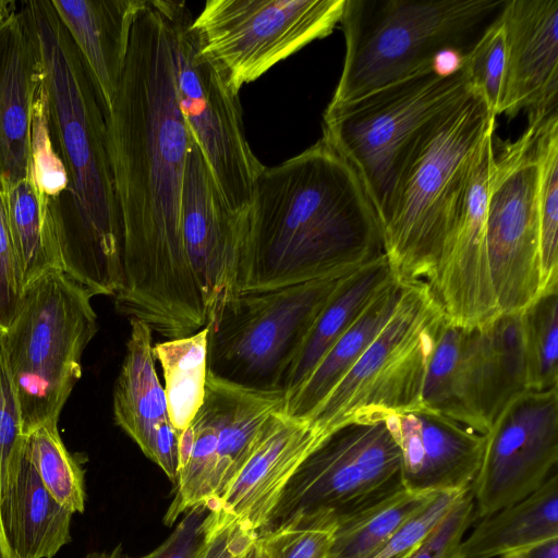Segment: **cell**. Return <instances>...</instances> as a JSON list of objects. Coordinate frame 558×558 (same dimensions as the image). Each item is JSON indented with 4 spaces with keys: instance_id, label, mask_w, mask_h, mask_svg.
Here are the masks:
<instances>
[{
    "instance_id": "6da1fadb",
    "label": "cell",
    "mask_w": 558,
    "mask_h": 558,
    "mask_svg": "<svg viewBox=\"0 0 558 558\" xmlns=\"http://www.w3.org/2000/svg\"><path fill=\"white\" fill-rule=\"evenodd\" d=\"M105 117L122 225L116 308L169 340L192 336L206 325L182 239V191L194 140L177 101L168 31L150 0L134 21L124 72Z\"/></svg>"
},
{
    "instance_id": "7a4b0ae2",
    "label": "cell",
    "mask_w": 558,
    "mask_h": 558,
    "mask_svg": "<svg viewBox=\"0 0 558 558\" xmlns=\"http://www.w3.org/2000/svg\"><path fill=\"white\" fill-rule=\"evenodd\" d=\"M383 254L378 218L357 173L320 138L257 177L238 294L338 279Z\"/></svg>"
},
{
    "instance_id": "3957f363",
    "label": "cell",
    "mask_w": 558,
    "mask_h": 558,
    "mask_svg": "<svg viewBox=\"0 0 558 558\" xmlns=\"http://www.w3.org/2000/svg\"><path fill=\"white\" fill-rule=\"evenodd\" d=\"M25 5L39 43L51 128L74 197V227L60 256V269L94 295L116 296L123 282L122 225L105 110L51 2Z\"/></svg>"
},
{
    "instance_id": "277c9868",
    "label": "cell",
    "mask_w": 558,
    "mask_h": 558,
    "mask_svg": "<svg viewBox=\"0 0 558 558\" xmlns=\"http://www.w3.org/2000/svg\"><path fill=\"white\" fill-rule=\"evenodd\" d=\"M495 125L496 116L470 89L427 123L400 156L378 218L384 254L398 283L433 278L481 147Z\"/></svg>"
},
{
    "instance_id": "5b68a950",
    "label": "cell",
    "mask_w": 558,
    "mask_h": 558,
    "mask_svg": "<svg viewBox=\"0 0 558 558\" xmlns=\"http://www.w3.org/2000/svg\"><path fill=\"white\" fill-rule=\"evenodd\" d=\"M507 0H345L342 72L328 106L432 69L442 49L471 50Z\"/></svg>"
},
{
    "instance_id": "8992f818",
    "label": "cell",
    "mask_w": 558,
    "mask_h": 558,
    "mask_svg": "<svg viewBox=\"0 0 558 558\" xmlns=\"http://www.w3.org/2000/svg\"><path fill=\"white\" fill-rule=\"evenodd\" d=\"M94 294L51 269L27 284L3 330L5 359L26 435L60 412L82 375V355L97 332Z\"/></svg>"
},
{
    "instance_id": "52a82bcc",
    "label": "cell",
    "mask_w": 558,
    "mask_h": 558,
    "mask_svg": "<svg viewBox=\"0 0 558 558\" xmlns=\"http://www.w3.org/2000/svg\"><path fill=\"white\" fill-rule=\"evenodd\" d=\"M401 286L385 326L310 416L323 436L350 422L421 409L427 363L445 314L425 282Z\"/></svg>"
},
{
    "instance_id": "ba28073f",
    "label": "cell",
    "mask_w": 558,
    "mask_h": 558,
    "mask_svg": "<svg viewBox=\"0 0 558 558\" xmlns=\"http://www.w3.org/2000/svg\"><path fill=\"white\" fill-rule=\"evenodd\" d=\"M470 89L464 68L449 77L426 69L349 102L327 106L322 138L355 170L377 218L405 147Z\"/></svg>"
},
{
    "instance_id": "9c48e42d",
    "label": "cell",
    "mask_w": 558,
    "mask_h": 558,
    "mask_svg": "<svg viewBox=\"0 0 558 558\" xmlns=\"http://www.w3.org/2000/svg\"><path fill=\"white\" fill-rule=\"evenodd\" d=\"M170 40L177 101L228 206L243 213L264 165L245 136L243 112L223 69L202 48L185 1L150 0Z\"/></svg>"
},
{
    "instance_id": "30bf717a",
    "label": "cell",
    "mask_w": 558,
    "mask_h": 558,
    "mask_svg": "<svg viewBox=\"0 0 558 558\" xmlns=\"http://www.w3.org/2000/svg\"><path fill=\"white\" fill-rule=\"evenodd\" d=\"M339 279L230 299L206 322L208 372L244 387L281 390L288 368Z\"/></svg>"
},
{
    "instance_id": "8fae6325",
    "label": "cell",
    "mask_w": 558,
    "mask_h": 558,
    "mask_svg": "<svg viewBox=\"0 0 558 558\" xmlns=\"http://www.w3.org/2000/svg\"><path fill=\"white\" fill-rule=\"evenodd\" d=\"M402 488L400 450L385 420L350 422L301 463L262 533L294 518L337 529Z\"/></svg>"
},
{
    "instance_id": "7c38bea8",
    "label": "cell",
    "mask_w": 558,
    "mask_h": 558,
    "mask_svg": "<svg viewBox=\"0 0 558 558\" xmlns=\"http://www.w3.org/2000/svg\"><path fill=\"white\" fill-rule=\"evenodd\" d=\"M550 111L529 112L524 133L514 142H501L494 153L485 229L500 313L522 312L542 290L535 141L541 120Z\"/></svg>"
},
{
    "instance_id": "4fadbf2b",
    "label": "cell",
    "mask_w": 558,
    "mask_h": 558,
    "mask_svg": "<svg viewBox=\"0 0 558 558\" xmlns=\"http://www.w3.org/2000/svg\"><path fill=\"white\" fill-rule=\"evenodd\" d=\"M345 0H208L196 19L203 50L240 93L278 62L328 36Z\"/></svg>"
},
{
    "instance_id": "5bb4252c",
    "label": "cell",
    "mask_w": 558,
    "mask_h": 558,
    "mask_svg": "<svg viewBox=\"0 0 558 558\" xmlns=\"http://www.w3.org/2000/svg\"><path fill=\"white\" fill-rule=\"evenodd\" d=\"M557 388L521 393L485 434L481 466L471 488L475 521L523 499L556 472Z\"/></svg>"
},
{
    "instance_id": "9a60e30c",
    "label": "cell",
    "mask_w": 558,
    "mask_h": 558,
    "mask_svg": "<svg viewBox=\"0 0 558 558\" xmlns=\"http://www.w3.org/2000/svg\"><path fill=\"white\" fill-rule=\"evenodd\" d=\"M493 134L481 147L450 236L426 283L446 318L466 328L487 325L501 314L492 282L485 229L495 153Z\"/></svg>"
},
{
    "instance_id": "2e32d148",
    "label": "cell",
    "mask_w": 558,
    "mask_h": 558,
    "mask_svg": "<svg viewBox=\"0 0 558 558\" xmlns=\"http://www.w3.org/2000/svg\"><path fill=\"white\" fill-rule=\"evenodd\" d=\"M246 210L236 213L228 206L194 141L182 191V239L202 293L206 322L238 295Z\"/></svg>"
},
{
    "instance_id": "e0dca14e",
    "label": "cell",
    "mask_w": 558,
    "mask_h": 558,
    "mask_svg": "<svg viewBox=\"0 0 558 558\" xmlns=\"http://www.w3.org/2000/svg\"><path fill=\"white\" fill-rule=\"evenodd\" d=\"M326 437L308 420L274 414L225 492L207 504L213 523L239 522L262 533L298 468Z\"/></svg>"
},
{
    "instance_id": "ac0fdd59",
    "label": "cell",
    "mask_w": 558,
    "mask_h": 558,
    "mask_svg": "<svg viewBox=\"0 0 558 558\" xmlns=\"http://www.w3.org/2000/svg\"><path fill=\"white\" fill-rule=\"evenodd\" d=\"M385 422L400 450L404 489L432 494L472 488L485 435L426 409L390 414Z\"/></svg>"
},
{
    "instance_id": "d6986e66",
    "label": "cell",
    "mask_w": 558,
    "mask_h": 558,
    "mask_svg": "<svg viewBox=\"0 0 558 558\" xmlns=\"http://www.w3.org/2000/svg\"><path fill=\"white\" fill-rule=\"evenodd\" d=\"M500 20L507 43L502 113L557 109L558 0H507Z\"/></svg>"
},
{
    "instance_id": "ffe728a7",
    "label": "cell",
    "mask_w": 558,
    "mask_h": 558,
    "mask_svg": "<svg viewBox=\"0 0 558 558\" xmlns=\"http://www.w3.org/2000/svg\"><path fill=\"white\" fill-rule=\"evenodd\" d=\"M129 320L126 351L113 388L114 421L175 483L179 432L170 422L156 372L153 331L144 322Z\"/></svg>"
},
{
    "instance_id": "44dd1931",
    "label": "cell",
    "mask_w": 558,
    "mask_h": 558,
    "mask_svg": "<svg viewBox=\"0 0 558 558\" xmlns=\"http://www.w3.org/2000/svg\"><path fill=\"white\" fill-rule=\"evenodd\" d=\"M44 76L38 38L24 5L0 24V172L8 182L29 172L31 108Z\"/></svg>"
},
{
    "instance_id": "7402d4cb",
    "label": "cell",
    "mask_w": 558,
    "mask_h": 558,
    "mask_svg": "<svg viewBox=\"0 0 558 558\" xmlns=\"http://www.w3.org/2000/svg\"><path fill=\"white\" fill-rule=\"evenodd\" d=\"M77 48L105 113L124 72L132 27L146 0H52Z\"/></svg>"
},
{
    "instance_id": "603a6c76",
    "label": "cell",
    "mask_w": 558,
    "mask_h": 558,
    "mask_svg": "<svg viewBox=\"0 0 558 558\" xmlns=\"http://www.w3.org/2000/svg\"><path fill=\"white\" fill-rule=\"evenodd\" d=\"M72 514L22 452L13 481L0 495V524L15 558H52L71 541Z\"/></svg>"
},
{
    "instance_id": "cb8c5ba5",
    "label": "cell",
    "mask_w": 558,
    "mask_h": 558,
    "mask_svg": "<svg viewBox=\"0 0 558 558\" xmlns=\"http://www.w3.org/2000/svg\"><path fill=\"white\" fill-rule=\"evenodd\" d=\"M392 280L385 254L339 279L283 377L284 397L300 387L326 352Z\"/></svg>"
},
{
    "instance_id": "d4e9b609",
    "label": "cell",
    "mask_w": 558,
    "mask_h": 558,
    "mask_svg": "<svg viewBox=\"0 0 558 558\" xmlns=\"http://www.w3.org/2000/svg\"><path fill=\"white\" fill-rule=\"evenodd\" d=\"M476 521L460 543L459 558H497L558 537L557 472L523 499Z\"/></svg>"
},
{
    "instance_id": "484cf974",
    "label": "cell",
    "mask_w": 558,
    "mask_h": 558,
    "mask_svg": "<svg viewBox=\"0 0 558 558\" xmlns=\"http://www.w3.org/2000/svg\"><path fill=\"white\" fill-rule=\"evenodd\" d=\"M54 199L44 195L31 173L7 181V210L24 288L51 269H60L64 219Z\"/></svg>"
},
{
    "instance_id": "4316f807",
    "label": "cell",
    "mask_w": 558,
    "mask_h": 558,
    "mask_svg": "<svg viewBox=\"0 0 558 558\" xmlns=\"http://www.w3.org/2000/svg\"><path fill=\"white\" fill-rule=\"evenodd\" d=\"M401 287L393 279L376 295L300 387L284 397V414L300 420L310 418L385 326L397 304Z\"/></svg>"
},
{
    "instance_id": "83f0119b",
    "label": "cell",
    "mask_w": 558,
    "mask_h": 558,
    "mask_svg": "<svg viewBox=\"0 0 558 558\" xmlns=\"http://www.w3.org/2000/svg\"><path fill=\"white\" fill-rule=\"evenodd\" d=\"M480 409L488 429L506 405L527 389L521 312L481 326Z\"/></svg>"
},
{
    "instance_id": "f1b7e54d",
    "label": "cell",
    "mask_w": 558,
    "mask_h": 558,
    "mask_svg": "<svg viewBox=\"0 0 558 558\" xmlns=\"http://www.w3.org/2000/svg\"><path fill=\"white\" fill-rule=\"evenodd\" d=\"M207 335L205 326L192 336L153 347L155 360L162 368L169 418L179 433L191 424L204 401L208 373Z\"/></svg>"
},
{
    "instance_id": "f546056e",
    "label": "cell",
    "mask_w": 558,
    "mask_h": 558,
    "mask_svg": "<svg viewBox=\"0 0 558 558\" xmlns=\"http://www.w3.org/2000/svg\"><path fill=\"white\" fill-rule=\"evenodd\" d=\"M465 336L466 327L444 317L427 363L421 409L439 413L475 430L466 403Z\"/></svg>"
},
{
    "instance_id": "4dcf8cb0",
    "label": "cell",
    "mask_w": 558,
    "mask_h": 558,
    "mask_svg": "<svg viewBox=\"0 0 558 558\" xmlns=\"http://www.w3.org/2000/svg\"><path fill=\"white\" fill-rule=\"evenodd\" d=\"M438 493L400 489L337 526L328 558H361L389 541Z\"/></svg>"
},
{
    "instance_id": "1f68e13d",
    "label": "cell",
    "mask_w": 558,
    "mask_h": 558,
    "mask_svg": "<svg viewBox=\"0 0 558 558\" xmlns=\"http://www.w3.org/2000/svg\"><path fill=\"white\" fill-rule=\"evenodd\" d=\"M535 154L538 167L539 262L542 292L558 288V114L539 122Z\"/></svg>"
},
{
    "instance_id": "d6a6232c",
    "label": "cell",
    "mask_w": 558,
    "mask_h": 558,
    "mask_svg": "<svg viewBox=\"0 0 558 558\" xmlns=\"http://www.w3.org/2000/svg\"><path fill=\"white\" fill-rule=\"evenodd\" d=\"M58 422H48L26 434L23 453L52 497L72 513L85 509L84 471L65 448Z\"/></svg>"
},
{
    "instance_id": "836d02e7",
    "label": "cell",
    "mask_w": 558,
    "mask_h": 558,
    "mask_svg": "<svg viewBox=\"0 0 558 558\" xmlns=\"http://www.w3.org/2000/svg\"><path fill=\"white\" fill-rule=\"evenodd\" d=\"M190 426L193 432L192 450L178 474L177 493L163 519L167 525L191 508L208 504L216 497L217 427L213 410L205 399Z\"/></svg>"
},
{
    "instance_id": "e575fe53",
    "label": "cell",
    "mask_w": 558,
    "mask_h": 558,
    "mask_svg": "<svg viewBox=\"0 0 558 558\" xmlns=\"http://www.w3.org/2000/svg\"><path fill=\"white\" fill-rule=\"evenodd\" d=\"M527 389L558 387V288L542 292L521 312Z\"/></svg>"
},
{
    "instance_id": "d590c367",
    "label": "cell",
    "mask_w": 558,
    "mask_h": 558,
    "mask_svg": "<svg viewBox=\"0 0 558 558\" xmlns=\"http://www.w3.org/2000/svg\"><path fill=\"white\" fill-rule=\"evenodd\" d=\"M463 68L471 89L496 117L501 114L507 85V43L500 14L466 53Z\"/></svg>"
},
{
    "instance_id": "8d00e7d4",
    "label": "cell",
    "mask_w": 558,
    "mask_h": 558,
    "mask_svg": "<svg viewBox=\"0 0 558 558\" xmlns=\"http://www.w3.org/2000/svg\"><path fill=\"white\" fill-rule=\"evenodd\" d=\"M29 173L39 191L52 199L70 186L65 165L52 145L45 82L37 88L31 108Z\"/></svg>"
},
{
    "instance_id": "74e56055",
    "label": "cell",
    "mask_w": 558,
    "mask_h": 558,
    "mask_svg": "<svg viewBox=\"0 0 558 558\" xmlns=\"http://www.w3.org/2000/svg\"><path fill=\"white\" fill-rule=\"evenodd\" d=\"M336 529L290 519L258 535L268 558H328Z\"/></svg>"
},
{
    "instance_id": "f35d334b",
    "label": "cell",
    "mask_w": 558,
    "mask_h": 558,
    "mask_svg": "<svg viewBox=\"0 0 558 558\" xmlns=\"http://www.w3.org/2000/svg\"><path fill=\"white\" fill-rule=\"evenodd\" d=\"M24 437L19 401L5 359L3 330L0 328V495L19 470Z\"/></svg>"
},
{
    "instance_id": "ab89813d",
    "label": "cell",
    "mask_w": 558,
    "mask_h": 558,
    "mask_svg": "<svg viewBox=\"0 0 558 558\" xmlns=\"http://www.w3.org/2000/svg\"><path fill=\"white\" fill-rule=\"evenodd\" d=\"M474 522V500L469 489L404 558H459L460 543Z\"/></svg>"
},
{
    "instance_id": "60d3db41",
    "label": "cell",
    "mask_w": 558,
    "mask_h": 558,
    "mask_svg": "<svg viewBox=\"0 0 558 558\" xmlns=\"http://www.w3.org/2000/svg\"><path fill=\"white\" fill-rule=\"evenodd\" d=\"M24 286L17 264L7 210V180L0 172V328L14 318Z\"/></svg>"
},
{
    "instance_id": "b9f144b4",
    "label": "cell",
    "mask_w": 558,
    "mask_h": 558,
    "mask_svg": "<svg viewBox=\"0 0 558 558\" xmlns=\"http://www.w3.org/2000/svg\"><path fill=\"white\" fill-rule=\"evenodd\" d=\"M463 493H438L389 541L361 558H404L448 512Z\"/></svg>"
},
{
    "instance_id": "7bdbcfd3",
    "label": "cell",
    "mask_w": 558,
    "mask_h": 558,
    "mask_svg": "<svg viewBox=\"0 0 558 558\" xmlns=\"http://www.w3.org/2000/svg\"><path fill=\"white\" fill-rule=\"evenodd\" d=\"M211 531L208 506L204 504L193 507L185 512L174 531L160 546L138 558H199Z\"/></svg>"
},
{
    "instance_id": "ee69618b",
    "label": "cell",
    "mask_w": 558,
    "mask_h": 558,
    "mask_svg": "<svg viewBox=\"0 0 558 558\" xmlns=\"http://www.w3.org/2000/svg\"><path fill=\"white\" fill-rule=\"evenodd\" d=\"M258 533L239 523L213 524L208 543L199 558H242Z\"/></svg>"
},
{
    "instance_id": "f6af8a7d",
    "label": "cell",
    "mask_w": 558,
    "mask_h": 558,
    "mask_svg": "<svg viewBox=\"0 0 558 558\" xmlns=\"http://www.w3.org/2000/svg\"><path fill=\"white\" fill-rule=\"evenodd\" d=\"M465 54L457 49H442L432 59V71L442 77L459 73L464 66Z\"/></svg>"
},
{
    "instance_id": "bcb514c9",
    "label": "cell",
    "mask_w": 558,
    "mask_h": 558,
    "mask_svg": "<svg viewBox=\"0 0 558 558\" xmlns=\"http://www.w3.org/2000/svg\"><path fill=\"white\" fill-rule=\"evenodd\" d=\"M504 558H558V537L546 538L507 553Z\"/></svg>"
},
{
    "instance_id": "7dc6e473",
    "label": "cell",
    "mask_w": 558,
    "mask_h": 558,
    "mask_svg": "<svg viewBox=\"0 0 558 558\" xmlns=\"http://www.w3.org/2000/svg\"><path fill=\"white\" fill-rule=\"evenodd\" d=\"M242 558H268L259 537L255 539Z\"/></svg>"
},
{
    "instance_id": "c3c4849f",
    "label": "cell",
    "mask_w": 558,
    "mask_h": 558,
    "mask_svg": "<svg viewBox=\"0 0 558 558\" xmlns=\"http://www.w3.org/2000/svg\"><path fill=\"white\" fill-rule=\"evenodd\" d=\"M15 10V2L10 0H0V24Z\"/></svg>"
},
{
    "instance_id": "681fc988",
    "label": "cell",
    "mask_w": 558,
    "mask_h": 558,
    "mask_svg": "<svg viewBox=\"0 0 558 558\" xmlns=\"http://www.w3.org/2000/svg\"><path fill=\"white\" fill-rule=\"evenodd\" d=\"M0 558H15L13 555L0 524Z\"/></svg>"
},
{
    "instance_id": "f907efd6",
    "label": "cell",
    "mask_w": 558,
    "mask_h": 558,
    "mask_svg": "<svg viewBox=\"0 0 558 558\" xmlns=\"http://www.w3.org/2000/svg\"><path fill=\"white\" fill-rule=\"evenodd\" d=\"M497 558H504V557H497Z\"/></svg>"
}]
</instances>
